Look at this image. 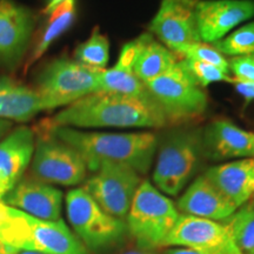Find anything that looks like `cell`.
I'll return each instance as SVG.
<instances>
[{"label": "cell", "mask_w": 254, "mask_h": 254, "mask_svg": "<svg viewBox=\"0 0 254 254\" xmlns=\"http://www.w3.org/2000/svg\"><path fill=\"white\" fill-rule=\"evenodd\" d=\"M176 206L182 214L214 221L225 220L238 209L204 174L190 184Z\"/></svg>", "instance_id": "18"}, {"label": "cell", "mask_w": 254, "mask_h": 254, "mask_svg": "<svg viewBox=\"0 0 254 254\" xmlns=\"http://www.w3.org/2000/svg\"><path fill=\"white\" fill-rule=\"evenodd\" d=\"M179 209L166 194L148 180H142L125 219L128 236L136 249L157 251L180 217Z\"/></svg>", "instance_id": "5"}, {"label": "cell", "mask_w": 254, "mask_h": 254, "mask_svg": "<svg viewBox=\"0 0 254 254\" xmlns=\"http://www.w3.org/2000/svg\"><path fill=\"white\" fill-rule=\"evenodd\" d=\"M74 58L78 63L94 69L106 68L110 59V41L106 36L95 27L90 38L78 45L74 51Z\"/></svg>", "instance_id": "25"}, {"label": "cell", "mask_w": 254, "mask_h": 254, "mask_svg": "<svg viewBox=\"0 0 254 254\" xmlns=\"http://www.w3.org/2000/svg\"><path fill=\"white\" fill-rule=\"evenodd\" d=\"M87 171L81 154L41 124L31 160L32 177L50 185L75 186L86 180Z\"/></svg>", "instance_id": "8"}, {"label": "cell", "mask_w": 254, "mask_h": 254, "mask_svg": "<svg viewBox=\"0 0 254 254\" xmlns=\"http://www.w3.org/2000/svg\"><path fill=\"white\" fill-rule=\"evenodd\" d=\"M12 127V122L0 119V138H2Z\"/></svg>", "instance_id": "32"}, {"label": "cell", "mask_w": 254, "mask_h": 254, "mask_svg": "<svg viewBox=\"0 0 254 254\" xmlns=\"http://www.w3.org/2000/svg\"><path fill=\"white\" fill-rule=\"evenodd\" d=\"M9 207L43 219L59 220L63 208V193L50 184L32 178H21L1 199Z\"/></svg>", "instance_id": "14"}, {"label": "cell", "mask_w": 254, "mask_h": 254, "mask_svg": "<svg viewBox=\"0 0 254 254\" xmlns=\"http://www.w3.org/2000/svg\"><path fill=\"white\" fill-rule=\"evenodd\" d=\"M204 157L209 160L253 158L254 133L227 119H217L202 128Z\"/></svg>", "instance_id": "15"}, {"label": "cell", "mask_w": 254, "mask_h": 254, "mask_svg": "<svg viewBox=\"0 0 254 254\" xmlns=\"http://www.w3.org/2000/svg\"><path fill=\"white\" fill-rule=\"evenodd\" d=\"M65 1V0H46L45 7L43 9V14H50L53 9L58 7V6L62 4V2Z\"/></svg>", "instance_id": "31"}, {"label": "cell", "mask_w": 254, "mask_h": 254, "mask_svg": "<svg viewBox=\"0 0 254 254\" xmlns=\"http://www.w3.org/2000/svg\"><path fill=\"white\" fill-rule=\"evenodd\" d=\"M253 160H254V155H253Z\"/></svg>", "instance_id": "37"}, {"label": "cell", "mask_w": 254, "mask_h": 254, "mask_svg": "<svg viewBox=\"0 0 254 254\" xmlns=\"http://www.w3.org/2000/svg\"><path fill=\"white\" fill-rule=\"evenodd\" d=\"M222 56L232 58L254 55V21L238 28L227 37L213 43Z\"/></svg>", "instance_id": "26"}, {"label": "cell", "mask_w": 254, "mask_h": 254, "mask_svg": "<svg viewBox=\"0 0 254 254\" xmlns=\"http://www.w3.org/2000/svg\"><path fill=\"white\" fill-rule=\"evenodd\" d=\"M0 206H1V200H0ZM18 251H15L11 247L6 246L4 243H2L1 239H0V254H15Z\"/></svg>", "instance_id": "33"}, {"label": "cell", "mask_w": 254, "mask_h": 254, "mask_svg": "<svg viewBox=\"0 0 254 254\" xmlns=\"http://www.w3.org/2000/svg\"><path fill=\"white\" fill-rule=\"evenodd\" d=\"M204 176L237 208L246 205L254 195L253 158H244L209 167Z\"/></svg>", "instance_id": "19"}, {"label": "cell", "mask_w": 254, "mask_h": 254, "mask_svg": "<svg viewBox=\"0 0 254 254\" xmlns=\"http://www.w3.org/2000/svg\"><path fill=\"white\" fill-rule=\"evenodd\" d=\"M100 69H94L68 58L46 64L32 87L39 95L43 111L66 107L88 94L100 91Z\"/></svg>", "instance_id": "7"}, {"label": "cell", "mask_w": 254, "mask_h": 254, "mask_svg": "<svg viewBox=\"0 0 254 254\" xmlns=\"http://www.w3.org/2000/svg\"><path fill=\"white\" fill-rule=\"evenodd\" d=\"M154 186L170 196L185 190L204 159L201 127H179L158 141Z\"/></svg>", "instance_id": "4"}, {"label": "cell", "mask_w": 254, "mask_h": 254, "mask_svg": "<svg viewBox=\"0 0 254 254\" xmlns=\"http://www.w3.org/2000/svg\"><path fill=\"white\" fill-rule=\"evenodd\" d=\"M0 239L15 251L41 254H91L63 219L43 220L1 200Z\"/></svg>", "instance_id": "3"}, {"label": "cell", "mask_w": 254, "mask_h": 254, "mask_svg": "<svg viewBox=\"0 0 254 254\" xmlns=\"http://www.w3.org/2000/svg\"><path fill=\"white\" fill-rule=\"evenodd\" d=\"M133 55L134 45L133 41H129L123 46L116 65L101 71L100 91L128 95L145 101H157L133 71Z\"/></svg>", "instance_id": "20"}, {"label": "cell", "mask_w": 254, "mask_h": 254, "mask_svg": "<svg viewBox=\"0 0 254 254\" xmlns=\"http://www.w3.org/2000/svg\"><path fill=\"white\" fill-rule=\"evenodd\" d=\"M46 122L51 126L73 128H161L170 125L163 109L157 101H145L105 91L94 92L81 98Z\"/></svg>", "instance_id": "1"}, {"label": "cell", "mask_w": 254, "mask_h": 254, "mask_svg": "<svg viewBox=\"0 0 254 254\" xmlns=\"http://www.w3.org/2000/svg\"><path fill=\"white\" fill-rule=\"evenodd\" d=\"M45 124L53 134L81 154L92 172L101 164L112 163L131 167L144 176L151 168L157 153L159 138L152 132H85L73 127Z\"/></svg>", "instance_id": "2"}, {"label": "cell", "mask_w": 254, "mask_h": 254, "mask_svg": "<svg viewBox=\"0 0 254 254\" xmlns=\"http://www.w3.org/2000/svg\"><path fill=\"white\" fill-rule=\"evenodd\" d=\"M176 53L184 56V58L186 59L209 64V65H213L215 67L221 68L230 73L228 60L213 45H209V44L204 43V41L180 47Z\"/></svg>", "instance_id": "28"}, {"label": "cell", "mask_w": 254, "mask_h": 254, "mask_svg": "<svg viewBox=\"0 0 254 254\" xmlns=\"http://www.w3.org/2000/svg\"><path fill=\"white\" fill-rule=\"evenodd\" d=\"M241 254H254V207L250 204L241 206L222 220Z\"/></svg>", "instance_id": "24"}, {"label": "cell", "mask_w": 254, "mask_h": 254, "mask_svg": "<svg viewBox=\"0 0 254 254\" xmlns=\"http://www.w3.org/2000/svg\"><path fill=\"white\" fill-rule=\"evenodd\" d=\"M142 180L131 167L104 163L85 180L82 189L105 212L125 220Z\"/></svg>", "instance_id": "10"}, {"label": "cell", "mask_w": 254, "mask_h": 254, "mask_svg": "<svg viewBox=\"0 0 254 254\" xmlns=\"http://www.w3.org/2000/svg\"><path fill=\"white\" fill-rule=\"evenodd\" d=\"M37 24V15L15 0H0V66L14 68L23 62Z\"/></svg>", "instance_id": "12"}, {"label": "cell", "mask_w": 254, "mask_h": 254, "mask_svg": "<svg viewBox=\"0 0 254 254\" xmlns=\"http://www.w3.org/2000/svg\"><path fill=\"white\" fill-rule=\"evenodd\" d=\"M146 86L161 106L168 124H186L201 117L207 110L208 97L204 88L187 74L179 63L146 82Z\"/></svg>", "instance_id": "9"}, {"label": "cell", "mask_w": 254, "mask_h": 254, "mask_svg": "<svg viewBox=\"0 0 254 254\" xmlns=\"http://www.w3.org/2000/svg\"><path fill=\"white\" fill-rule=\"evenodd\" d=\"M66 212L72 232L90 253L118 249L128 237L125 220L105 212L82 187L66 194Z\"/></svg>", "instance_id": "6"}, {"label": "cell", "mask_w": 254, "mask_h": 254, "mask_svg": "<svg viewBox=\"0 0 254 254\" xmlns=\"http://www.w3.org/2000/svg\"><path fill=\"white\" fill-rule=\"evenodd\" d=\"M250 205H251V206H253V207H254V195L252 196V199L250 200Z\"/></svg>", "instance_id": "36"}, {"label": "cell", "mask_w": 254, "mask_h": 254, "mask_svg": "<svg viewBox=\"0 0 254 254\" xmlns=\"http://www.w3.org/2000/svg\"><path fill=\"white\" fill-rule=\"evenodd\" d=\"M232 84L234 85L238 93H240L247 100L254 99V82H244L234 80L232 78Z\"/></svg>", "instance_id": "30"}, {"label": "cell", "mask_w": 254, "mask_h": 254, "mask_svg": "<svg viewBox=\"0 0 254 254\" xmlns=\"http://www.w3.org/2000/svg\"><path fill=\"white\" fill-rule=\"evenodd\" d=\"M254 17V0H199L196 19L201 41L215 43Z\"/></svg>", "instance_id": "13"}, {"label": "cell", "mask_w": 254, "mask_h": 254, "mask_svg": "<svg viewBox=\"0 0 254 254\" xmlns=\"http://www.w3.org/2000/svg\"><path fill=\"white\" fill-rule=\"evenodd\" d=\"M120 254H159V253H157V251H145L140 249H133V250L125 251V252Z\"/></svg>", "instance_id": "34"}, {"label": "cell", "mask_w": 254, "mask_h": 254, "mask_svg": "<svg viewBox=\"0 0 254 254\" xmlns=\"http://www.w3.org/2000/svg\"><path fill=\"white\" fill-rule=\"evenodd\" d=\"M179 65L185 69L187 74L194 80L200 87H206L208 85L213 84V82L219 81H226L232 82V78L228 74V72L224 69L215 67L209 64L195 62V60H190L184 58L179 60Z\"/></svg>", "instance_id": "27"}, {"label": "cell", "mask_w": 254, "mask_h": 254, "mask_svg": "<svg viewBox=\"0 0 254 254\" xmlns=\"http://www.w3.org/2000/svg\"><path fill=\"white\" fill-rule=\"evenodd\" d=\"M15 254H41V253H36V252H28V251H18Z\"/></svg>", "instance_id": "35"}, {"label": "cell", "mask_w": 254, "mask_h": 254, "mask_svg": "<svg viewBox=\"0 0 254 254\" xmlns=\"http://www.w3.org/2000/svg\"><path fill=\"white\" fill-rule=\"evenodd\" d=\"M228 69L234 80L254 82V55L231 58L228 60Z\"/></svg>", "instance_id": "29"}, {"label": "cell", "mask_w": 254, "mask_h": 254, "mask_svg": "<svg viewBox=\"0 0 254 254\" xmlns=\"http://www.w3.org/2000/svg\"><path fill=\"white\" fill-rule=\"evenodd\" d=\"M36 132L19 126L0 141V200L24 177L33 157Z\"/></svg>", "instance_id": "17"}, {"label": "cell", "mask_w": 254, "mask_h": 254, "mask_svg": "<svg viewBox=\"0 0 254 254\" xmlns=\"http://www.w3.org/2000/svg\"><path fill=\"white\" fill-rule=\"evenodd\" d=\"M43 112V106L33 87L7 75L0 77V119L26 123Z\"/></svg>", "instance_id": "21"}, {"label": "cell", "mask_w": 254, "mask_h": 254, "mask_svg": "<svg viewBox=\"0 0 254 254\" xmlns=\"http://www.w3.org/2000/svg\"><path fill=\"white\" fill-rule=\"evenodd\" d=\"M46 17L45 26L25 63V71L36 64L51 45L72 26L75 19V0H65Z\"/></svg>", "instance_id": "23"}, {"label": "cell", "mask_w": 254, "mask_h": 254, "mask_svg": "<svg viewBox=\"0 0 254 254\" xmlns=\"http://www.w3.org/2000/svg\"><path fill=\"white\" fill-rule=\"evenodd\" d=\"M133 71L145 85L164 74L178 63L172 51L148 33L141 34L133 40Z\"/></svg>", "instance_id": "22"}, {"label": "cell", "mask_w": 254, "mask_h": 254, "mask_svg": "<svg viewBox=\"0 0 254 254\" xmlns=\"http://www.w3.org/2000/svg\"><path fill=\"white\" fill-rule=\"evenodd\" d=\"M234 243L222 221L180 214L176 226L168 234L165 246L212 251Z\"/></svg>", "instance_id": "16"}, {"label": "cell", "mask_w": 254, "mask_h": 254, "mask_svg": "<svg viewBox=\"0 0 254 254\" xmlns=\"http://www.w3.org/2000/svg\"><path fill=\"white\" fill-rule=\"evenodd\" d=\"M199 0H161L150 31L176 53L180 47L200 43L196 5Z\"/></svg>", "instance_id": "11"}]
</instances>
